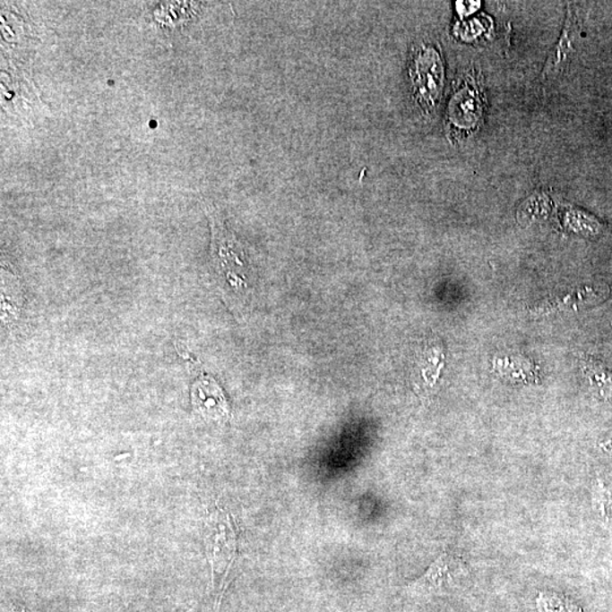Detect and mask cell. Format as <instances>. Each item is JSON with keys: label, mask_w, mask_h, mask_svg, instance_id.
<instances>
[{"label": "cell", "mask_w": 612, "mask_h": 612, "mask_svg": "<svg viewBox=\"0 0 612 612\" xmlns=\"http://www.w3.org/2000/svg\"><path fill=\"white\" fill-rule=\"evenodd\" d=\"M211 226L210 258L213 275L220 281L225 297L242 301L250 289L252 263L247 248L241 239L230 232L216 209H207Z\"/></svg>", "instance_id": "1"}, {"label": "cell", "mask_w": 612, "mask_h": 612, "mask_svg": "<svg viewBox=\"0 0 612 612\" xmlns=\"http://www.w3.org/2000/svg\"><path fill=\"white\" fill-rule=\"evenodd\" d=\"M409 79L415 100L426 113L438 107L444 85V66L440 51L434 45L414 47L410 54Z\"/></svg>", "instance_id": "2"}, {"label": "cell", "mask_w": 612, "mask_h": 612, "mask_svg": "<svg viewBox=\"0 0 612 612\" xmlns=\"http://www.w3.org/2000/svg\"><path fill=\"white\" fill-rule=\"evenodd\" d=\"M204 543L211 565L213 588L220 582L217 590L220 600L227 576L237 556V530L228 513L221 509L210 513L204 525Z\"/></svg>", "instance_id": "3"}, {"label": "cell", "mask_w": 612, "mask_h": 612, "mask_svg": "<svg viewBox=\"0 0 612 612\" xmlns=\"http://www.w3.org/2000/svg\"><path fill=\"white\" fill-rule=\"evenodd\" d=\"M469 568L460 556L444 551L418 580L408 586L413 596H442L457 589L468 576Z\"/></svg>", "instance_id": "4"}, {"label": "cell", "mask_w": 612, "mask_h": 612, "mask_svg": "<svg viewBox=\"0 0 612 612\" xmlns=\"http://www.w3.org/2000/svg\"><path fill=\"white\" fill-rule=\"evenodd\" d=\"M192 403L201 415L210 419L228 418L229 409L221 389L211 379H200L192 388Z\"/></svg>", "instance_id": "5"}, {"label": "cell", "mask_w": 612, "mask_h": 612, "mask_svg": "<svg viewBox=\"0 0 612 612\" xmlns=\"http://www.w3.org/2000/svg\"><path fill=\"white\" fill-rule=\"evenodd\" d=\"M449 119L461 128H472L480 121L482 107L480 98L474 90L465 88L455 94L449 105Z\"/></svg>", "instance_id": "6"}, {"label": "cell", "mask_w": 612, "mask_h": 612, "mask_svg": "<svg viewBox=\"0 0 612 612\" xmlns=\"http://www.w3.org/2000/svg\"><path fill=\"white\" fill-rule=\"evenodd\" d=\"M608 294H609V289H608L606 286H589L581 289L579 293L569 295V297L563 298L560 302L547 304V306H545V310L535 312L543 315L547 314L551 309L563 310L572 309V307L594 306V304L600 303L603 299L608 297Z\"/></svg>", "instance_id": "7"}, {"label": "cell", "mask_w": 612, "mask_h": 612, "mask_svg": "<svg viewBox=\"0 0 612 612\" xmlns=\"http://www.w3.org/2000/svg\"><path fill=\"white\" fill-rule=\"evenodd\" d=\"M583 371L589 381L590 391L601 400L612 398V374L600 362L588 358L583 362Z\"/></svg>", "instance_id": "8"}, {"label": "cell", "mask_w": 612, "mask_h": 612, "mask_svg": "<svg viewBox=\"0 0 612 612\" xmlns=\"http://www.w3.org/2000/svg\"><path fill=\"white\" fill-rule=\"evenodd\" d=\"M594 508L599 515L605 521H609L612 517V504L609 492L606 490L601 485L594 492Z\"/></svg>", "instance_id": "9"}, {"label": "cell", "mask_w": 612, "mask_h": 612, "mask_svg": "<svg viewBox=\"0 0 612 612\" xmlns=\"http://www.w3.org/2000/svg\"><path fill=\"white\" fill-rule=\"evenodd\" d=\"M539 607L542 608V612H581L579 608L573 606L565 600H560L558 598L545 597V599H539Z\"/></svg>", "instance_id": "10"}, {"label": "cell", "mask_w": 612, "mask_h": 612, "mask_svg": "<svg viewBox=\"0 0 612 612\" xmlns=\"http://www.w3.org/2000/svg\"><path fill=\"white\" fill-rule=\"evenodd\" d=\"M13 612H27V611H25L24 608H20V609H15Z\"/></svg>", "instance_id": "11"}]
</instances>
